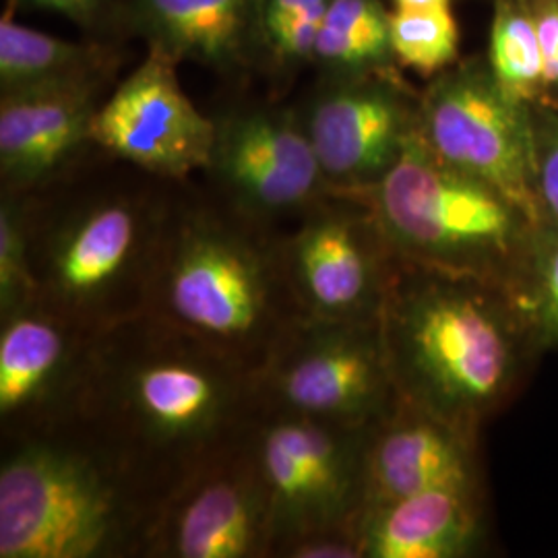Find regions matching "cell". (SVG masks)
Segmentation results:
<instances>
[{
    "mask_svg": "<svg viewBox=\"0 0 558 558\" xmlns=\"http://www.w3.org/2000/svg\"><path fill=\"white\" fill-rule=\"evenodd\" d=\"M255 375L149 313L96 333L75 428L156 499L246 437L259 414Z\"/></svg>",
    "mask_w": 558,
    "mask_h": 558,
    "instance_id": "1",
    "label": "cell"
},
{
    "mask_svg": "<svg viewBox=\"0 0 558 558\" xmlns=\"http://www.w3.org/2000/svg\"><path fill=\"white\" fill-rule=\"evenodd\" d=\"M279 230L177 182L145 313L257 377L304 317L283 274Z\"/></svg>",
    "mask_w": 558,
    "mask_h": 558,
    "instance_id": "2",
    "label": "cell"
},
{
    "mask_svg": "<svg viewBox=\"0 0 558 558\" xmlns=\"http://www.w3.org/2000/svg\"><path fill=\"white\" fill-rule=\"evenodd\" d=\"M380 331L399 398L474 437L536 354L505 288L398 255Z\"/></svg>",
    "mask_w": 558,
    "mask_h": 558,
    "instance_id": "3",
    "label": "cell"
},
{
    "mask_svg": "<svg viewBox=\"0 0 558 558\" xmlns=\"http://www.w3.org/2000/svg\"><path fill=\"white\" fill-rule=\"evenodd\" d=\"M25 199L36 300L89 333L145 313L177 182L77 179Z\"/></svg>",
    "mask_w": 558,
    "mask_h": 558,
    "instance_id": "4",
    "label": "cell"
},
{
    "mask_svg": "<svg viewBox=\"0 0 558 558\" xmlns=\"http://www.w3.org/2000/svg\"><path fill=\"white\" fill-rule=\"evenodd\" d=\"M158 509L71 426L2 440L0 558H147Z\"/></svg>",
    "mask_w": 558,
    "mask_h": 558,
    "instance_id": "5",
    "label": "cell"
},
{
    "mask_svg": "<svg viewBox=\"0 0 558 558\" xmlns=\"http://www.w3.org/2000/svg\"><path fill=\"white\" fill-rule=\"evenodd\" d=\"M362 197L399 259L505 290L518 278L539 223L495 186L440 160L420 124L398 163Z\"/></svg>",
    "mask_w": 558,
    "mask_h": 558,
    "instance_id": "6",
    "label": "cell"
},
{
    "mask_svg": "<svg viewBox=\"0 0 558 558\" xmlns=\"http://www.w3.org/2000/svg\"><path fill=\"white\" fill-rule=\"evenodd\" d=\"M257 379L260 408L368 428L399 401L380 319H302Z\"/></svg>",
    "mask_w": 558,
    "mask_h": 558,
    "instance_id": "7",
    "label": "cell"
},
{
    "mask_svg": "<svg viewBox=\"0 0 558 558\" xmlns=\"http://www.w3.org/2000/svg\"><path fill=\"white\" fill-rule=\"evenodd\" d=\"M366 430L260 408L248 445L271 505V558L306 534L360 527Z\"/></svg>",
    "mask_w": 558,
    "mask_h": 558,
    "instance_id": "8",
    "label": "cell"
},
{
    "mask_svg": "<svg viewBox=\"0 0 558 558\" xmlns=\"http://www.w3.org/2000/svg\"><path fill=\"white\" fill-rule=\"evenodd\" d=\"M420 133L440 160L495 186L538 223L532 106L511 100L488 62L445 69L420 96Z\"/></svg>",
    "mask_w": 558,
    "mask_h": 558,
    "instance_id": "9",
    "label": "cell"
},
{
    "mask_svg": "<svg viewBox=\"0 0 558 558\" xmlns=\"http://www.w3.org/2000/svg\"><path fill=\"white\" fill-rule=\"evenodd\" d=\"M279 253L304 317L380 319L396 253L362 195L327 193L279 230Z\"/></svg>",
    "mask_w": 558,
    "mask_h": 558,
    "instance_id": "10",
    "label": "cell"
},
{
    "mask_svg": "<svg viewBox=\"0 0 558 558\" xmlns=\"http://www.w3.org/2000/svg\"><path fill=\"white\" fill-rule=\"evenodd\" d=\"M205 174L214 193L255 220L286 228L331 193L299 110L236 106L218 117Z\"/></svg>",
    "mask_w": 558,
    "mask_h": 558,
    "instance_id": "11",
    "label": "cell"
},
{
    "mask_svg": "<svg viewBox=\"0 0 558 558\" xmlns=\"http://www.w3.org/2000/svg\"><path fill=\"white\" fill-rule=\"evenodd\" d=\"M331 191L362 195L398 163L420 124V96L396 66L327 75L299 110Z\"/></svg>",
    "mask_w": 558,
    "mask_h": 558,
    "instance_id": "12",
    "label": "cell"
},
{
    "mask_svg": "<svg viewBox=\"0 0 558 558\" xmlns=\"http://www.w3.org/2000/svg\"><path fill=\"white\" fill-rule=\"evenodd\" d=\"M271 505L246 433L163 497L147 558H271Z\"/></svg>",
    "mask_w": 558,
    "mask_h": 558,
    "instance_id": "13",
    "label": "cell"
},
{
    "mask_svg": "<svg viewBox=\"0 0 558 558\" xmlns=\"http://www.w3.org/2000/svg\"><path fill=\"white\" fill-rule=\"evenodd\" d=\"M177 64L149 46L140 66L101 101L92 140L104 156L168 182H189L209 166L216 122L182 92Z\"/></svg>",
    "mask_w": 558,
    "mask_h": 558,
    "instance_id": "14",
    "label": "cell"
},
{
    "mask_svg": "<svg viewBox=\"0 0 558 558\" xmlns=\"http://www.w3.org/2000/svg\"><path fill=\"white\" fill-rule=\"evenodd\" d=\"M94 336L36 299L0 315V439L69 422Z\"/></svg>",
    "mask_w": 558,
    "mask_h": 558,
    "instance_id": "15",
    "label": "cell"
},
{
    "mask_svg": "<svg viewBox=\"0 0 558 558\" xmlns=\"http://www.w3.org/2000/svg\"><path fill=\"white\" fill-rule=\"evenodd\" d=\"M106 81L34 85L0 92L2 193L36 195L80 170Z\"/></svg>",
    "mask_w": 558,
    "mask_h": 558,
    "instance_id": "16",
    "label": "cell"
},
{
    "mask_svg": "<svg viewBox=\"0 0 558 558\" xmlns=\"http://www.w3.org/2000/svg\"><path fill=\"white\" fill-rule=\"evenodd\" d=\"M478 437L405 399L366 430L364 513L439 488L482 490Z\"/></svg>",
    "mask_w": 558,
    "mask_h": 558,
    "instance_id": "17",
    "label": "cell"
},
{
    "mask_svg": "<svg viewBox=\"0 0 558 558\" xmlns=\"http://www.w3.org/2000/svg\"><path fill=\"white\" fill-rule=\"evenodd\" d=\"M360 536L364 558L474 557L484 539L482 490L439 488L368 509Z\"/></svg>",
    "mask_w": 558,
    "mask_h": 558,
    "instance_id": "18",
    "label": "cell"
},
{
    "mask_svg": "<svg viewBox=\"0 0 558 558\" xmlns=\"http://www.w3.org/2000/svg\"><path fill=\"white\" fill-rule=\"evenodd\" d=\"M133 21L170 57L230 71L255 40V0H135Z\"/></svg>",
    "mask_w": 558,
    "mask_h": 558,
    "instance_id": "19",
    "label": "cell"
},
{
    "mask_svg": "<svg viewBox=\"0 0 558 558\" xmlns=\"http://www.w3.org/2000/svg\"><path fill=\"white\" fill-rule=\"evenodd\" d=\"M110 54L94 44L54 38L21 25L7 9L0 20V92L34 85L106 81Z\"/></svg>",
    "mask_w": 558,
    "mask_h": 558,
    "instance_id": "20",
    "label": "cell"
},
{
    "mask_svg": "<svg viewBox=\"0 0 558 558\" xmlns=\"http://www.w3.org/2000/svg\"><path fill=\"white\" fill-rule=\"evenodd\" d=\"M389 13L380 0H331L313 60L327 75H356L398 64L389 40Z\"/></svg>",
    "mask_w": 558,
    "mask_h": 558,
    "instance_id": "21",
    "label": "cell"
},
{
    "mask_svg": "<svg viewBox=\"0 0 558 558\" xmlns=\"http://www.w3.org/2000/svg\"><path fill=\"white\" fill-rule=\"evenodd\" d=\"M488 66L511 100L544 104V64L530 0H495Z\"/></svg>",
    "mask_w": 558,
    "mask_h": 558,
    "instance_id": "22",
    "label": "cell"
},
{
    "mask_svg": "<svg viewBox=\"0 0 558 558\" xmlns=\"http://www.w3.org/2000/svg\"><path fill=\"white\" fill-rule=\"evenodd\" d=\"M536 352L558 348V220H539L518 278L507 288Z\"/></svg>",
    "mask_w": 558,
    "mask_h": 558,
    "instance_id": "23",
    "label": "cell"
},
{
    "mask_svg": "<svg viewBox=\"0 0 558 558\" xmlns=\"http://www.w3.org/2000/svg\"><path fill=\"white\" fill-rule=\"evenodd\" d=\"M391 52L399 66L437 77L459 57V25L449 4L393 9L389 13Z\"/></svg>",
    "mask_w": 558,
    "mask_h": 558,
    "instance_id": "24",
    "label": "cell"
},
{
    "mask_svg": "<svg viewBox=\"0 0 558 558\" xmlns=\"http://www.w3.org/2000/svg\"><path fill=\"white\" fill-rule=\"evenodd\" d=\"M331 0H255V40L279 66L313 60Z\"/></svg>",
    "mask_w": 558,
    "mask_h": 558,
    "instance_id": "25",
    "label": "cell"
},
{
    "mask_svg": "<svg viewBox=\"0 0 558 558\" xmlns=\"http://www.w3.org/2000/svg\"><path fill=\"white\" fill-rule=\"evenodd\" d=\"M36 299L25 199L0 193V315Z\"/></svg>",
    "mask_w": 558,
    "mask_h": 558,
    "instance_id": "26",
    "label": "cell"
},
{
    "mask_svg": "<svg viewBox=\"0 0 558 558\" xmlns=\"http://www.w3.org/2000/svg\"><path fill=\"white\" fill-rule=\"evenodd\" d=\"M536 182L544 211L558 220V110L546 104L532 106Z\"/></svg>",
    "mask_w": 558,
    "mask_h": 558,
    "instance_id": "27",
    "label": "cell"
},
{
    "mask_svg": "<svg viewBox=\"0 0 558 558\" xmlns=\"http://www.w3.org/2000/svg\"><path fill=\"white\" fill-rule=\"evenodd\" d=\"M276 558H364L360 527H331L281 546Z\"/></svg>",
    "mask_w": 558,
    "mask_h": 558,
    "instance_id": "28",
    "label": "cell"
},
{
    "mask_svg": "<svg viewBox=\"0 0 558 558\" xmlns=\"http://www.w3.org/2000/svg\"><path fill=\"white\" fill-rule=\"evenodd\" d=\"M544 64V104L558 106V0H530Z\"/></svg>",
    "mask_w": 558,
    "mask_h": 558,
    "instance_id": "29",
    "label": "cell"
},
{
    "mask_svg": "<svg viewBox=\"0 0 558 558\" xmlns=\"http://www.w3.org/2000/svg\"><path fill=\"white\" fill-rule=\"evenodd\" d=\"M44 9H52L73 21H92L104 4V0H25Z\"/></svg>",
    "mask_w": 558,
    "mask_h": 558,
    "instance_id": "30",
    "label": "cell"
},
{
    "mask_svg": "<svg viewBox=\"0 0 558 558\" xmlns=\"http://www.w3.org/2000/svg\"><path fill=\"white\" fill-rule=\"evenodd\" d=\"M396 9H433L451 4V0H393Z\"/></svg>",
    "mask_w": 558,
    "mask_h": 558,
    "instance_id": "31",
    "label": "cell"
},
{
    "mask_svg": "<svg viewBox=\"0 0 558 558\" xmlns=\"http://www.w3.org/2000/svg\"><path fill=\"white\" fill-rule=\"evenodd\" d=\"M557 110H558V106H557Z\"/></svg>",
    "mask_w": 558,
    "mask_h": 558,
    "instance_id": "32",
    "label": "cell"
}]
</instances>
